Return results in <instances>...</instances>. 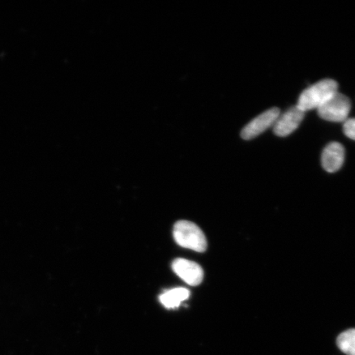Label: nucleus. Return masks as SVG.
I'll use <instances>...</instances> for the list:
<instances>
[{
    "mask_svg": "<svg viewBox=\"0 0 355 355\" xmlns=\"http://www.w3.org/2000/svg\"><path fill=\"white\" fill-rule=\"evenodd\" d=\"M338 83L332 79H324L307 88L299 96L297 107L306 112L318 110L338 92Z\"/></svg>",
    "mask_w": 355,
    "mask_h": 355,
    "instance_id": "nucleus-1",
    "label": "nucleus"
},
{
    "mask_svg": "<svg viewBox=\"0 0 355 355\" xmlns=\"http://www.w3.org/2000/svg\"><path fill=\"white\" fill-rule=\"evenodd\" d=\"M174 238L179 246L199 252L206 251L207 241L203 230L192 222L178 221L174 226Z\"/></svg>",
    "mask_w": 355,
    "mask_h": 355,
    "instance_id": "nucleus-2",
    "label": "nucleus"
},
{
    "mask_svg": "<svg viewBox=\"0 0 355 355\" xmlns=\"http://www.w3.org/2000/svg\"><path fill=\"white\" fill-rule=\"evenodd\" d=\"M350 109H352V102L349 98L337 92L316 110L319 117L325 121L345 122L348 119Z\"/></svg>",
    "mask_w": 355,
    "mask_h": 355,
    "instance_id": "nucleus-3",
    "label": "nucleus"
},
{
    "mask_svg": "<svg viewBox=\"0 0 355 355\" xmlns=\"http://www.w3.org/2000/svg\"><path fill=\"white\" fill-rule=\"evenodd\" d=\"M280 114L281 110L276 107H273V108L265 111L243 128L241 132L242 139L251 140L263 134L267 128L274 125Z\"/></svg>",
    "mask_w": 355,
    "mask_h": 355,
    "instance_id": "nucleus-4",
    "label": "nucleus"
},
{
    "mask_svg": "<svg viewBox=\"0 0 355 355\" xmlns=\"http://www.w3.org/2000/svg\"><path fill=\"white\" fill-rule=\"evenodd\" d=\"M305 117V112L296 105L280 114L273 125V132L278 136H286L296 130Z\"/></svg>",
    "mask_w": 355,
    "mask_h": 355,
    "instance_id": "nucleus-5",
    "label": "nucleus"
},
{
    "mask_svg": "<svg viewBox=\"0 0 355 355\" xmlns=\"http://www.w3.org/2000/svg\"><path fill=\"white\" fill-rule=\"evenodd\" d=\"M172 268L175 274L188 285L196 286L203 281V269L192 261L178 258L174 261Z\"/></svg>",
    "mask_w": 355,
    "mask_h": 355,
    "instance_id": "nucleus-6",
    "label": "nucleus"
},
{
    "mask_svg": "<svg viewBox=\"0 0 355 355\" xmlns=\"http://www.w3.org/2000/svg\"><path fill=\"white\" fill-rule=\"evenodd\" d=\"M345 148L339 143H331L324 148L322 155V165L329 173H335L344 164Z\"/></svg>",
    "mask_w": 355,
    "mask_h": 355,
    "instance_id": "nucleus-7",
    "label": "nucleus"
},
{
    "mask_svg": "<svg viewBox=\"0 0 355 355\" xmlns=\"http://www.w3.org/2000/svg\"><path fill=\"white\" fill-rule=\"evenodd\" d=\"M190 296V290L185 288H175L168 290L160 296V301L168 309H175Z\"/></svg>",
    "mask_w": 355,
    "mask_h": 355,
    "instance_id": "nucleus-8",
    "label": "nucleus"
},
{
    "mask_svg": "<svg viewBox=\"0 0 355 355\" xmlns=\"http://www.w3.org/2000/svg\"><path fill=\"white\" fill-rule=\"evenodd\" d=\"M336 343L344 354L355 355V328L342 332L337 337Z\"/></svg>",
    "mask_w": 355,
    "mask_h": 355,
    "instance_id": "nucleus-9",
    "label": "nucleus"
},
{
    "mask_svg": "<svg viewBox=\"0 0 355 355\" xmlns=\"http://www.w3.org/2000/svg\"><path fill=\"white\" fill-rule=\"evenodd\" d=\"M343 131L347 138L355 141V118L346 119L344 122Z\"/></svg>",
    "mask_w": 355,
    "mask_h": 355,
    "instance_id": "nucleus-10",
    "label": "nucleus"
}]
</instances>
